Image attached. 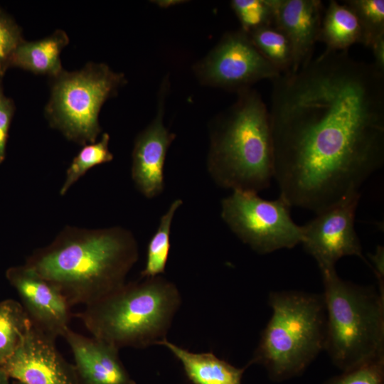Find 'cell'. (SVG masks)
Returning <instances> with one entry per match:
<instances>
[{"label": "cell", "mask_w": 384, "mask_h": 384, "mask_svg": "<svg viewBox=\"0 0 384 384\" xmlns=\"http://www.w3.org/2000/svg\"><path fill=\"white\" fill-rule=\"evenodd\" d=\"M272 81L279 196L318 213L359 193L384 161V71L326 50Z\"/></svg>", "instance_id": "6da1fadb"}, {"label": "cell", "mask_w": 384, "mask_h": 384, "mask_svg": "<svg viewBox=\"0 0 384 384\" xmlns=\"http://www.w3.org/2000/svg\"><path fill=\"white\" fill-rule=\"evenodd\" d=\"M138 257L136 238L124 228L68 225L25 265L56 287L70 306H87L122 287Z\"/></svg>", "instance_id": "7a4b0ae2"}, {"label": "cell", "mask_w": 384, "mask_h": 384, "mask_svg": "<svg viewBox=\"0 0 384 384\" xmlns=\"http://www.w3.org/2000/svg\"><path fill=\"white\" fill-rule=\"evenodd\" d=\"M238 93L212 134L208 170L222 188L258 193L274 174L269 110L255 90Z\"/></svg>", "instance_id": "3957f363"}, {"label": "cell", "mask_w": 384, "mask_h": 384, "mask_svg": "<svg viewBox=\"0 0 384 384\" xmlns=\"http://www.w3.org/2000/svg\"><path fill=\"white\" fill-rule=\"evenodd\" d=\"M181 303L175 284L161 276L146 277L85 306L78 317L92 337L119 350L143 348L166 338Z\"/></svg>", "instance_id": "277c9868"}, {"label": "cell", "mask_w": 384, "mask_h": 384, "mask_svg": "<svg viewBox=\"0 0 384 384\" xmlns=\"http://www.w3.org/2000/svg\"><path fill=\"white\" fill-rule=\"evenodd\" d=\"M272 314L247 364L262 366L273 381L301 375L324 349L326 313L323 294L272 292Z\"/></svg>", "instance_id": "5b68a950"}, {"label": "cell", "mask_w": 384, "mask_h": 384, "mask_svg": "<svg viewBox=\"0 0 384 384\" xmlns=\"http://www.w3.org/2000/svg\"><path fill=\"white\" fill-rule=\"evenodd\" d=\"M326 313L324 349L342 371L384 358V296L373 287L321 272Z\"/></svg>", "instance_id": "8992f818"}, {"label": "cell", "mask_w": 384, "mask_h": 384, "mask_svg": "<svg viewBox=\"0 0 384 384\" xmlns=\"http://www.w3.org/2000/svg\"><path fill=\"white\" fill-rule=\"evenodd\" d=\"M50 97L45 115L51 127L85 146L95 142L102 129V106L126 83L123 73L104 63H88L75 71L63 70L50 78Z\"/></svg>", "instance_id": "52a82bcc"}, {"label": "cell", "mask_w": 384, "mask_h": 384, "mask_svg": "<svg viewBox=\"0 0 384 384\" xmlns=\"http://www.w3.org/2000/svg\"><path fill=\"white\" fill-rule=\"evenodd\" d=\"M291 207L281 196L268 201L257 193L233 191L222 200L220 214L242 242L259 254H268L302 242V227L291 218Z\"/></svg>", "instance_id": "ba28073f"}, {"label": "cell", "mask_w": 384, "mask_h": 384, "mask_svg": "<svg viewBox=\"0 0 384 384\" xmlns=\"http://www.w3.org/2000/svg\"><path fill=\"white\" fill-rule=\"evenodd\" d=\"M196 72L205 83L237 92L281 75L241 29L227 33L197 66Z\"/></svg>", "instance_id": "9c48e42d"}, {"label": "cell", "mask_w": 384, "mask_h": 384, "mask_svg": "<svg viewBox=\"0 0 384 384\" xmlns=\"http://www.w3.org/2000/svg\"><path fill=\"white\" fill-rule=\"evenodd\" d=\"M360 196V193L351 194L302 225L301 244L316 261L321 272L334 269L346 256L358 257L369 265L354 227Z\"/></svg>", "instance_id": "30bf717a"}, {"label": "cell", "mask_w": 384, "mask_h": 384, "mask_svg": "<svg viewBox=\"0 0 384 384\" xmlns=\"http://www.w3.org/2000/svg\"><path fill=\"white\" fill-rule=\"evenodd\" d=\"M0 367L24 384H82L74 365L57 350L55 338L31 322L14 353Z\"/></svg>", "instance_id": "8fae6325"}, {"label": "cell", "mask_w": 384, "mask_h": 384, "mask_svg": "<svg viewBox=\"0 0 384 384\" xmlns=\"http://www.w3.org/2000/svg\"><path fill=\"white\" fill-rule=\"evenodd\" d=\"M6 277L31 322L55 339L63 336L69 329L71 306L58 289L26 265L9 268Z\"/></svg>", "instance_id": "7c38bea8"}, {"label": "cell", "mask_w": 384, "mask_h": 384, "mask_svg": "<svg viewBox=\"0 0 384 384\" xmlns=\"http://www.w3.org/2000/svg\"><path fill=\"white\" fill-rule=\"evenodd\" d=\"M163 110L137 137L132 151V178L146 198L160 195L164 188V164L167 151L175 138L163 123Z\"/></svg>", "instance_id": "4fadbf2b"}, {"label": "cell", "mask_w": 384, "mask_h": 384, "mask_svg": "<svg viewBox=\"0 0 384 384\" xmlns=\"http://www.w3.org/2000/svg\"><path fill=\"white\" fill-rule=\"evenodd\" d=\"M274 24L289 39L293 50L291 73L311 59L323 17L320 0H274Z\"/></svg>", "instance_id": "5bb4252c"}, {"label": "cell", "mask_w": 384, "mask_h": 384, "mask_svg": "<svg viewBox=\"0 0 384 384\" xmlns=\"http://www.w3.org/2000/svg\"><path fill=\"white\" fill-rule=\"evenodd\" d=\"M63 337L73 353L82 384H136L120 361L119 349L114 346L70 328Z\"/></svg>", "instance_id": "9a60e30c"}, {"label": "cell", "mask_w": 384, "mask_h": 384, "mask_svg": "<svg viewBox=\"0 0 384 384\" xmlns=\"http://www.w3.org/2000/svg\"><path fill=\"white\" fill-rule=\"evenodd\" d=\"M157 345L166 347L180 361L193 384H242L243 373L248 367H235L211 352H191L167 338Z\"/></svg>", "instance_id": "2e32d148"}, {"label": "cell", "mask_w": 384, "mask_h": 384, "mask_svg": "<svg viewBox=\"0 0 384 384\" xmlns=\"http://www.w3.org/2000/svg\"><path fill=\"white\" fill-rule=\"evenodd\" d=\"M68 43V34L61 29H57L40 40H23L13 53L9 66L18 67L36 75L55 77L63 70L60 55Z\"/></svg>", "instance_id": "e0dca14e"}, {"label": "cell", "mask_w": 384, "mask_h": 384, "mask_svg": "<svg viewBox=\"0 0 384 384\" xmlns=\"http://www.w3.org/2000/svg\"><path fill=\"white\" fill-rule=\"evenodd\" d=\"M318 41L326 45V50L347 51L355 43L364 45L360 23L351 8L345 3L329 1L323 15Z\"/></svg>", "instance_id": "ac0fdd59"}, {"label": "cell", "mask_w": 384, "mask_h": 384, "mask_svg": "<svg viewBox=\"0 0 384 384\" xmlns=\"http://www.w3.org/2000/svg\"><path fill=\"white\" fill-rule=\"evenodd\" d=\"M30 324L22 304L13 299L0 302V366L16 351Z\"/></svg>", "instance_id": "d6986e66"}, {"label": "cell", "mask_w": 384, "mask_h": 384, "mask_svg": "<svg viewBox=\"0 0 384 384\" xmlns=\"http://www.w3.org/2000/svg\"><path fill=\"white\" fill-rule=\"evenodd\" d=\"M182 203L181 199L174 200L161 217L159 226L148 243L146 264L140 274L141 278L160 276L164 272L170 251L171 224Z\"/></svg>", "instance_id": "ffe728a7"}, {"label": "cell", "mask_w": 384, "mask_h": 384, "mask_svg": "<svg viewBox=\"0 0 384 384\" xmlns=\"http://www.w3.org/2000/svg\"><path fill=\"white\" fill-rule=\"evenodd\" d=\"M247 35L260 53L281 74L291 72L293 50L289 39L280 29L272 25Z\"/></svg>", "instance_id": "44dd1931"}, {"label": "cell", "mask_w": 384, "mask_h": 384, "mask_svg": "<svg viewBox=\"0 0 384 384\" xmlns=\"http://www.w3.org/2000/svg\"><path fill=\"white\" fill-rule=\"evenodd\" d=\"M109 142L110 135L104 133L98 142L83 146L66 171L65 181L60 189L61 196H64L89 169L113 159V154L109 149Z\"/></svg>", "instance_id": "7402d4cb"}, {"label": "cell", "mask_w": 384, "mask_h": 384, "mask_svg": "<svg viewBox=\"0 0 384 384\" xmlns=\"http://www.w3.org/2000/svg\"><path fill=\"white\" fill-rule=\"evenodd\" d=\"M230 5L247 34L274 25V0H233Z\"/></svg>", "instance_id": "603a6c76"}, {"label": "cell", "mask_w": 384, "mask_h": 384, "mask_svg": "<svg viewBox=\"0 0 384 384\" xmlns=\"http://www.w3.org/2000/svg\"><path fill=\"white\" fill-rule=\"evenodd\" d=\"M344 3L356 14L363 33L364 46H370L384 36L383 0H347Z\"/></svg>", "instance_id": "cb8c5ba5"}, {"label": "cell", "mask_w": 384, "mask_h": 384, "mask_svg": "<svg viewBox=\"0 0 384 384\" xmlns=\"http://www.w3.org/2000/svg\"><path fill=\"white\" fill-rule=\"evenodd\" d=\"M324 384H384V358L343 371Z\"/></svg>", "instance_id": "d4e9b609"}, {"label": "cell", "mask_w": 384, "mask_h": 384, "mask_svg": "<svg viewBox=\"0 0 384 384\" xmlns=\"http://www.w3.org/2000/svg\"><path fill=\"white\" fill-rule=\"evenodd\" d=\"M23 41L20 26L0 8V78L10 67L11 56Z\"/></svg>", "instance_id": "484cf974"}, {"label": "cell", "mask_w": 384, "mask_h": 384, "mask_svg": "<svg viewBox=\"0 0 384 384\" xmlns=\"http://www.w3.org/2000/svg\"><path fill=\"white\" fill-rule=\"evenodd\" d=\"M14 112V102L12 99L4 95L0 78V164L4 162L6 157L9 131Z\"/></svg>", "instance_id": "4316f807"}, {"label": "cell", "mask_w": 384, "mask_h": 384, "mask_svg": "<svg viewBox=\"0 0 384 384\" xmlns=\"http://www.w3.org/2000/svg\"><path fill=\"white\" fill-rule=\"evenodd\" d=\"M370 266L373 270L378 282L380 293L384 296V247L378 245L374 253L368 255Z\"/></svg>", "instance_id": "83f0119b"}, {"label": "cell", "mask_w": 384, "mask_h": 384, "mask_svg": "<svg viewBox=\"0 0 384 384\" xmlns=\"http://www.w3.org/2000/svg\"><path fill=\"white\" fill-rule=\"evenodd\" d=\"M374 55L373 64L384 71V36L377 38L370 46Z\"/></svg>", "instance_id": "f1b7e54d"}, {"label": "cell", "mask_w": 384, "mask_h": 384, "mask_svg": "<svg viewBox=\"0 0 384 384\" xmlns=\"http://www.w3.org/2000/svg\"><path fill=\"white\" fill-rule=\"evenodd\" d=\"M0 384H11L9 377L1 367H0Z\"/></svg>", "instance_id": "f546056e"}, {"label": "cell", "mask_w": 384, "mask_h": 384, "mask_svg": "<svg viewBox=\"0 0 384 384\" xmlns=\"http://www.w3.org/2000/svg\"><path fill=\"white\" fill-rule=\"evenodd\" d=\"M12 384H24L20 381H18V380H16L14 383H13Z\"/></svg>", "instance_id": "4dcf8cb0"}]
</instances>
